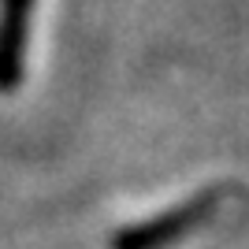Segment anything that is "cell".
Segmentation results:
<instances>
[{"label":"cell","instance_id":"obj_1","mask_svg":"<svg viewBox=\"0 0 249 249\" xmlns=\"http://www.w3.org/2000/svg\"><path fill=\"white\" fill-rule=\"evenodd\" d=\"M30 11L34 0H0V93H11L22 82Z\"/></svg>","mask_w":249,"mask_h":249},{"label":"cell","instance_id":"obj_2","mask_svg":"<svg viewBox=\"0 0 249 249\" xmlns=\"http://www.w3.org/2000/svg\"><path fill=\"white\" fill-rule=\"evenodd\" d=\"M208 208H212V194H205V197H197V201H190V205L175 208V212H167V216L153 219V223H142V227L123 231V234L115 238V249H156V246H164L167 238H175V234L190 231V223H194V219H201Z\"/></svg>","mask_w":249,"mask_h":249}]
</instances>
